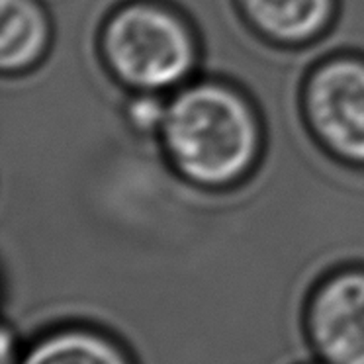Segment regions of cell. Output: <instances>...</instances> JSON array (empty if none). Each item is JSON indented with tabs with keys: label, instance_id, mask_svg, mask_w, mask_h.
Returning a JSON list of instances; mask_svg holds the SVG:
<instances>
[{
	"label": "cell",
	"instance_id": "1",
	"mask_svg": "<svg viewBox=\"0 0 364 364\" xmlns=\"http://www.w3.org/2000/svg\"><path fill=\"white\" fill-rule=\"evenodd\" d=\"M163 155L184 181L228 188L245 181L262 151V122L243 88L200 75L168 95Z\"/></svg>",
	"mask_w": 364,
	"mask_h": 364
},
{
	"label": "cell",
	"instance_id": "2",
	"mask_svg": "<svg viewBox=\"0 0 364 364\" xmlns=\"http://www.w3.org/2000/svg\"><path fill=\"white\" fill-rule=\"evenodd\" d=\"M98 49L112 77L127 90L171 95L200 77L198 36L165 0H122L104 16Z\"/></svg>",
	"mask_w": 364,
	"mask_h": 364
},
{
	"label": "cell",
	"instance_id": "3",
	"mask_svg": "<svg viewBox=\"0 0 364 364\" xmlns=\"http://www.w3.org/2000/svg\"><path fill=\"white\" fill-rule=\"evenodd\" d=\"M300 102L317 143L343 163L364 166L363 53L333 51L319 55L316 49V61L301 80Z\"/></svg>",
	"mask_w": 364,
	"mask_h": 364
},
{
	"label": "cell",
	"instance_id": "4",
	"mask_svg": "<svg viewBox=\"0 0 364 364\" xmlns=\"http://www.w3.org/2000/svg\"><path fill=\"white\" fill-rule=\"evenodd\" d=\"M304 331L323 364H364V267L327 270L306 292Z\"/></svg>",
	"mask_w": 364,
	"mask_h": 364
},
{
	"label": "cell",
	"instance_id": "5",
	"mask_svg": "<svg viewBox=\"0 0 364 364\" xmlns=\"http://www.w3.org/2000/svg\"><path fill=\"white\" fill-rule=\"evenodd\" d=\"M249 28L277 46L298 48L331 28L337 0H235Z\"/></svg>",
	"mask_w": 364,
	"mask_h": 364
},
{
	"label": "cell",
	"instance_id": "6",
	"mask_svg": "<svg viewBox=\"0 0 364 364\" xmlns=\"http://www.w3.org/2000/svg\"><path fill=\"white\" fill-rule=\"evenodd\" d=\"M53 22L43 0H0V73L22 75L46 59Z\"/></svg>",
	"mask_w": 364,
	"mask_h": 364
},
{
	"label": "cell",
	"instance_id": "7",
	"mask_svg": "<svg viewBox=\"0 0 364 364\" xmlns=\"http://www.w3.org/2000/svg\"><path fill=\"white\" fill-rule=\"evenodd\" d=\"M16 364H134V360L108 333L88 325H65L38 337Z\"/></svg>",
	"mask_w": 364,
	"mask_h": 364
},
{
	"label": "cell",
	"instance_id": "8",
	"mask_svg": "<svg viewBox=\"0 0 364 364\" xmlns=\"http://www.w3.org/2000/svg\"><path fill=\"white\" fill-rule=\"evenodd\" d=\"M168 106V95L161 92H135L124 90L122 96V114L126 124L141 137H155L163 129Z\"/></svg>",
	"mask_w": 364,
	"mask_h": 364
}]
</instances>
